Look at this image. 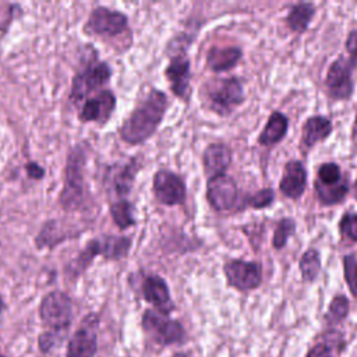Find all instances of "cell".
I'll list each match as a JSON object with an SVG mask.
<instances>
[{
  "mask_svg": "<svg viewBox=\"0 0 357 357\" xmlns=\"http://www.w3.org/2000/svg\"><path fill=\"white\" fill-rule=\"evenodd\" d=\"M166 107V93L158 89H151L120 126V138L130 145H139L145 142L158 130Z\"/></svg>",
  "mask_w": 357,
  "mask_h": 357,
  "instance_id": "1",
  "label": "cell"
},
{
  "mask_svg": "<svg viewBox=\"0 0 357 357\" xmlns=\"http://www.w3.org/2000/svg\"><path fill=\"white\" fill-rule=\"evenodd\" d=\"M86 146L75 144L66 159L64 184L59 194V204L66 212H75L85 205L86 191L84 167L86 163Z\"/></svg>",
  "mask_w": 357,
  "mask_h": 357,
  "instance_id": "2",
  "label": "cell"
},
{
  "mask_svg": "<svg viewBox=\"0 0 357 357\" xmlns=\"http://www.w3.org/2000/svg\"><path fill=\"white\" fill-rule=\"evenodd\" d=\"M131 248V240L126 236H103L91 240L85 248L67 265V272L71 278L82 275L93 262L96 255H103L106 259L117 261L127 257Z\"/></svg>",
  "mask_w": 357,
  "mask_h": 357,
  "instance_id": "3",
  "label": "cell"
},
{
  "mask_svg": "<svg viewBox=\"0 0 357 357\" xmlns=\"http://www.w3.org/2000/svg\"><path fill=\"white\" fill-rule=\"evenodd\" d=\"M112 77V68L106 61H99L96 56L81 67L73 77L68 100L74 106L82 105L88 98L100 91Z\"/></svg>",
  "mask_w": 357,
  "mask_h": 357,
  "instance_id": "4",
  "label": "cell"
},
{
  "mask_svg": "<svg viewBox=\"0 0 357 357\" xmlns=\"http://www.w3.org/2000/svg\"><path fill=\"white\" fill-rule=\"evenodd\" d=\"M39 318L46 328L45 331L64 337L73 321V301L70 296L61 290L47 293L39 304Z\"/></svg>",
  "mask_w": 357,
  "mask_h": 357,
  "instance_id": "5",
  "label": "cell"
},
{
  "mask_svg": "<svg viewBox=\"0 0 357 357\" xmlns=\"http://www.w3.org/2000/svg\"><path fill=\"white\" fill-rule=\"evenodd\" d=\"M84 32L88 36H96L106 42L121 38L123 35L130 36L128 18L117 10L98 6L89 13L84 24Z\"/></svg>",
  "mask_w": 357,
  "mask_h": 357,
  "instance_id": "6",
  "label": "cell"
},
{
  "mask_svg": "<svg viewBox=\"0 0 357 357\" xmlns=\"http://www.w3.org/2000/svg\"><path fill=\"white\" fill-rule=\"evenodd\" d=\"M206 106L220 116L230 114L243 99V84L237 77L218 78L205 84Z\"/></svg>",
  "mask_w": 357,
  "mask_h": 357,
  "instance_id": "7",
  "label": "cell"
},
{
  "mask_svg": "<svg viewBox=\"0 0 357 357\" xmlns=\"http://www.w3.org/2000/svg\"><path fill=\"white\" fill-rule=\"evenodd\" d=\"M142 329L145 333L160 346L180 343L184 339V329L178 321L170 319L167 315L156 310H146L142 314Z\"/></svg>",
  "mask_w": 357,
  "mask_h": 357,
  "instance_id": "8",
  "label": "cell"
},
{
  "mask_svg": "<svg viewBox=\"0 0 357 357\" xmlns=\"http://www.w3.org/2000/svg\"><path fill=\"white\" fill-rule=\"evenodd\" d=\"M98 315L95 312L86 314L67 343L66 357H95L98 351Z\"/></svg>",
  "mask_w": 357,
  "mask_h": 357,
  "instance_id": "9",
  "label": "cell"
},
{
  "mask_svg": "<svg viewBox=\"0 0 357 357\" xmlns=\"http://www.w3.org/2000/svg\"><path fill=\"white\" fill-rule=\"evenodd\" d=\"M223 272L227 284L241 291L257 289L262 282V268L255 261L229 259L223 265Z\"/></svg>",
  "mask_w": 357,
  "mask_h": 357,
  "instance_id": "10",
  "label": "cell"
},
{
  "mask_svg": "<svg viewBox=\"0 0 357 357\" xmlns=\"http://www.w3.org/2000/svg\"><path fill=\"white\" fill-rule=\"evenodd\" d=\"M139 169V160L137 158H130L124 163L109 167L106 174L107 192L116 197V201H124L134 185L135 176Z\"/></svg>",
  "mask_w": 357,
  "mask_h": 357,
  "instance_id": "11",
  "label": "cell"
},
{
  "mask_svg": "<svg viewBox=\"0 0 357 357\" xmlns=\"http://www.w3.org/2000/svg\"><path fill=\"white\" fill-rule=\"evenodd\" d=\"M238 190L236 181L226 174L213 176L206 183V199L218 212H226L236 206Z\"/></svg>",
  "mask_w": 357,
  "mask_h": 357,
  "instance_id": "12",
  "label": "cell"
},
{
  "mask_svg": "<svg viewBox=\"0 0 357 357\" xmlns=\"http://www.w3.org/2000/svg\"><path fill=\"white\" fill-rule=\"evenodd\" d=\"M353 63L340 56L328 68L325 86L332 99H349L353 93Z\"/></svg>",
  "mask_w": 357,
  "mask_h": 357,
  "instance_id": "13",
  "label": "cell"
},
{
  "mask_svg": "<svg viewBox=\"0 0 357 357\" xmlns=\"http://www.w3.org/2000/svg\"><path fill=\"white\" fill-rule=\"evenodd\" d=\"M152 190L155 198L163 205H180L185 201L184 181L167 169H160L155 173Z\"/></svg>",
  "mask_w": 357,
  "mask_h": 357,
  "instance_id": "14",
  "label": "cell"
},
{
  "mask_svg": "<svg viewBox=\"0 0 357 357\" xmlns=\"http://www.w3.org/2000/svg\"><path fill=\"white\" fill-rule=\"evenodd\" d=\"M116 109V95L110 89H102L88 98L79 110L82 123H98L105 126Z\"/></svg>",
  "mask_w": 357,
  "mask_h": 357,
  "instance_id": "15",
  "label": "cell"
},
{
  "mask_svg": "<svg viewBox=\"0 0 357 357\" xmlns=\"http://www.w3.org/2000/svg\"><path fill=\"white\" fill-rule=\"evenodd\" d=\"M172 92L180 98L187 99L190 95V60L185 54L173 56L165 70Z\"/></svg>",
  "mask_w": 357,
  "mask_h": 357,
  "instance_id": "16",
  "label": "cell"
},
{
  "mask_svg": "<svg viewBox=\"0 0 357 357\" xmlns=\"http://www.w3.org/2000/svg\"><path fill=\"white\" fill-rule=\"evenodd\" d=\"M142 296L145 301L152 304L158 312L169 315L174 310V304L170 298L169 287L158 275H149L142 282Z\"/></svg>",
  "mask_w": 357,
  "mask_h": 357,
  "instance_id": "17",
  "label": "cell"
},
{
  "mask_svg": "<svg viewBox=\"0 0 357 357\" xmlns=\"http://www.w3.org/2000/svg\"><path fill=\"white\" fill-rule=\"evenodd\" d=\"M307 187V172L303 163L297 159L289 160L284 165L283 174L279 183V188L282 194H284L287 198L298 199Z\"/></svg>",
  "mask_w": 357,
  "mask_h": 357,
  "instance_id": "18",
  "label": "cell"
},
{
  "mask_svg": "<svg viewBox=\"0 0 357 357\" xmlns=\"http://www.w3.org/2000/svg\"><path fill=\"white\" fill-rule=\"evenodd\" d=\"M81 231L82 230L73 227L70 225L67 227H63L60 220L52 219L43 223L40 231L35 238V243L38 248H53L54 245L63 243L64 240L78 237Z\"/></svg>",
  "mask_w": 357,
  "mask_h": 357,
  "instance_id": "19",
  "label": "cell"
},
{
  "mask_svg": "<svg viewBox=\"0 0 357 357\" xmlns=\"http://www.w3.org/2000/svg\"><path fill=\"white\" fill-rule=\"evenodd\" d=\"M332 132V121L325 116H311L308 117L301 130V139L300 146L301 151L305 153L308 152L315 144L328 138Z\"/></svg>",
  "mask_w": 357,
  "mask_h": 357,
  "instance_id": "20",
  "label": "cell"
},
{
  "mask_svg": "<svg viewBox=\"0 0 357 357\" xmlns=\"http://www.w3.org/2000/svg\"><path fill=\"white\" fill-rule=\"evenodd\" d=\"M204 167L209 176H219L229 167L231 162V151L225 144H211L204 151Z\"/></svg>",
  "mask_w": 357,
  "mask_h": 357,
  "instance_id": "21",
  "label": "cell"
},
{
  "mask_svg": "<svg viewBox=\"0 0 357 357\" xmlns=\"http://www.w3.org/2000/svg\"><path fill=\"white\" fill-rule=\"evenodd\" d=\"M241 59V50L236 46L211 47L206 53V66L216 73L233 68Z\"/></svg>",
  "mask_w": 357,
  "mask_h": 357,
  "instance_id": "22",
  "label": "cell"
},
{
  "mask_svg": "<svg viewBox=\"0 0 357 357\" xmlns=\"http://www.w3.org/2000/svg\"><path fill=\"white\" fill-rule=\"evenodd\" d=\"M287 127H289L287 117L280 112H272L264 130L258 137L259 145L272 146L280 142L287 132Z\"/></svg>",
  "mask_w": 357,
  "mask_h": 357,
  "instance_id": "23",
  "label": "cell"
},
{
  "mask_svg": "<svg viewBox=\"0 0 357 357\" xmlns=\"http://www.w3.org/2000/svg\"><path fill=\"white\" fill-rule=\"evenodd\" d=\"M314 14H315V6L314 4H311V3L294 4L290 8V11L286 17V25L293 32L301 33L308 28Z\"/></svg>",
  "mask_w": 357,
  "mask_h": 357,
  "instance_id": "24",
  "label": "cell"
},
{
  "mask_svg": "<svg viewBox=\"0 0 357 357\" xmlns=\"http://www.w3.org/2000/svg\"><path fill=\"white\" fill-rule=\"evenodd\" d=\"M343 346V337L339 332H329L325 335V337L315 343L307 357H339L340 350Z\"/></svg>",
  "mask_w": 357,
  "mask_h": 357,
  "instance_id": "25",
  "label": "cell"
},
{
  "mask_svg": "<svg viewBox=\"0 0 357 357\" xmlns=\"http://www.w3.org/2000/svg\"><path fill=\"white\" fill-rule=\"evenodd\" d=\"M314 187H315V192H317L321 204H324V205L339 204L344 199V197L349 192V183L346 180H342L340 183L332 184V185H325L315 180Z\"/></svg>",
  "mask_w": 357,
  "mask_h": 357,
  "instance_id": "26",
  "label": "cell"
},
{
  "mask_svg": "<svg viewBox=\"0 0 357 357\" xmlns=\"http://www.w3.org/2000/svg\"><path fill=\"white\" fill-rule=\"evenodd\" d=\"M110 215L114 222V225L120 230H126L135 225L134 218V206L130 201H116L110 204Z\"/></svg>",
  "mask_w": 357,
  "mask_h": 357,
  "instance_id": "27",
  "label": "cell"
},
{
  "mask_svg": "<svg viewBox=\"0 0 357 357\" xmlns=\"http://www.w3.org/2000/svg\"><path fill=\"white\" fill-rule=\"evenodd\" d=\"M300 266V272L301 276L305 282H314L321 271V259H319V254L317 250L310 248L307 250L298 262Z\"/></svg>",
  "mask_w": 357,
  "mask_h": 357,
  "instance_id": "28",
  "label": "cell"
},
{
  "mask_svg": "<svg viewBox=\"0 0 357 357\" xmlns=\"http://www.w3.org/2000/svg\"><path fill=\"white\" fill-rule=\"evenodd\" d=\"M296 222L291 218H283L278 222L275 233H273V238H272V245L276 250H280L286 245L287 240L294 234L296 231Z\"/></svg>",
  "mask_w": 357,
  "mask_h": 357,
  "instance_id": "29",
  "label": "cell"
},
{
  "mask_svg": "<svg viewBox=\"0 0 357 357\" xmlns=\"http://www.w3.org/2000/svg\"><path fill=\"white\" fill-rule=\"evenodd\" d=\"M347 314H349V300L343 294L335 296L329 304L326 319L331 324H337L343 321L347 317Z\"/></svg>",
  "mask_w": 357,
  "mask_h": 357,
  "instance_id": "30",
  "label": "cell"
},
{
  "mask_svg": "<svg viewBox=\"0 0 357 357\" xmlns=\"http://www.w3.org/2000/svg\"><path fill=\"white\" fill-rule=\"evenodd\" d=\"M342 178V172L340 167L336 163L328 162V163H322L318 167V173H317V181L325 185H332V184H337L340 183Z\"/></svg>",
  "mask_w": 357,
  "mask_h": 357,
  "instance_id": "31",
  "label": "cell"
},
{
  "mask_svg": "<svg viewBox=\"0 0 357 357\" xmlns=\"http://www.w3.org/2000/svg\"><path fill=\"white\" fill-rule=\"evenodd\" d=\"M343 269L346 283L354 297H357V258L354 255H344Z\"/></svg>",
  "mask_w": 357,
  "mask_h": 357,
  "instance_id": "32",
  "label": "cell"
},
{
  "mask_svg": "<svg viewBox=\"0 0 357 357\" xmlns=\"http://www.w3.org/2000/svg\"><path fill=\"white\" fill-rule=\"evenodd\" d=\"M275 199V192L271 188H264L257 191L255 194L247 197L245 204L254 209H264L269 206Z\"/></svg>",
  "mask_w": 357,
  "mask_h": 357,
  "instance_id": "33",
  "label": "cell"
},
{
  "mask_svg": "<svg viewBox=\"0 0 357 357\" xmlns=\"http://www.w3.org/2000/svg\"><path fill=\"white\" fill-rule=\"evenodd\" d=\"M340 233L351 241H357V213L346 212L339 222Z\"/></svg>",
  "mask_w": 357,
  "mask_h": 357,
  "instance_id": "34",
  "label": "cell"
},
{
  "mask_svg": "<svg viewBox=\"0 0 357 357\" xmlns=\"http://www.w3.org/2000/svg\"><path fill=\"white\" fill-rule=\"evenodd\" d=\"M64 337L59 336V335H54L52 332H47V331H43L39 336H38V347L42 353H49L50 350H53L54 347L60 346L61 342H63Z\"/></svg>",
  "mask_w": 357,
  "mask_h": 357,
  "instance_id": "35",
  "label": "cell"
},
{
  "mask_svg": "<svg viewBox=\"0 0 357 357\" xmlns=\"http://www.w3.org/2000/svg\"><path fill=\"white\" fill-rule=\"evenodd\" d=\"M24 167H25V172H26L28 177H29V178H33V180H42L43 176H45V173H46L45 169H43L39 163H36V162H33V160L26 162Z\"/></svg>",
  "mask_w": 357,
  "mask_h": 357,
  "instance_id": "36",
  "label": "cell"
},
{
  "mask_svg": "<svg viewBox=\"0 0 357 357\" xmlns=\"http://www.w3.org/2000/svg\"><path fill=\"white\" fill-rule=\"evenodd\" d=\"M346 50L350 53V56L357 60V29H353L347 39H346Z\"/></svg>",
  "mask_w": 357,
  "mask_h": 357,
  "instance_id": "37",
  "label": "cell"
},
{
  "mask_svg": "<svg viewBox=\"0 0 357 357\" xmlns=\"http://www.w3.org/2000/svg\"><path fill=\"white\" fill-rule=\"evenodd\" d=\"M351 141L357 146V114H356L354 124H353V128H351Z\"/></svg>",
  "mask_w": 357,
  "mask_h": 357,
  "instance_id": "38",
  "label": "cell"
},
{
  "mask_svg": "<svg viewBox=\"0 0 357 357\" xmlns=\"http://www.w3.org/2000/svg\"><path fill=\"white\" fill-rule=\"evenodd\" d=\"M4 310H6V304H4V301H3V297L0 296V317H1V314H3Z\"/></svg>",
  "mask_w": 357,
  "mask_h": 357,
  "instance_id": "39",
  "label": "cell"
},
{
  "mask_svg": "<svg viewBox=\"0 0 357 357\" xmlns=\"http://www.w3.org/2000/svg\"><path fill=\"white\" fill-rule=\"evenodd\" d=\"M353 195H354V198L357 199V180H356L354 184H353Z\"/></svg>",
  "mask_w": 357,
  "mask_h": 357,
  "instance_id": "40",
  "label": "cell"
},
{
  "mask_svg": "<svg viewBox=\"0 0 357 357\" xmlns=\"http://www.w3.org/2000/svg\"><path fill=\"white\" fill-rule=\"evenodd\" d=\"M173 357H187V356H184V354H181V353H178V354H174Z\"/></svg>",
  "mask_w": 357,
  "mask_h": 357,
  "instance_id": "41",
  "label": "cell"
},
{
  "mask_svg": "<svg viewBox=\"0 0 357 357\" xmlns=\"http://www.w3.org/2000/svg\"><path fill=\"white\" fill-rule=\"evenodd\" d=\"M0 357H7V356H4V354H1V353H0Z\"/></svg>",
  "mask_w": 357,
  "mask_h": 357,
  "instance_id": "42",
  "label": "cell"
}]
</instances>
